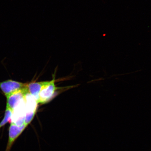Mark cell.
Returning a JSON list of instances; mask_svg holds the SVG:
<instances>
[{"instance_id":"1","label":"cell","mask_w":151,"mask_h":151,"mask_svg":"<svg viewBox=\"0 0 151 151\" xmlns=\"http://www.w3.org/2000/svg\"><path fill=\"white\" fill-rule=\"evenodd\" d=\"M57 88L55 84L54 78L51 81L43 82L39 94L38 103L44 104L50 101Z\"/></svg>"},{"instance_id":"2","label":"cell","mask_w":151,"mask_h":151,"mask_svg":"<svg viewBox=\"0 0 151 151\" xmlns=\"http://www.w3.org/2000/svg\"><path fill=\"white\" fill-rule=\"evenodd\" d=\"M27 84L11 80L0 82V89L6 97L27 88Z\"/></svg>"},{"instance_id":"3","label":"cell","mask_w":151,"mask_h":151,"mask_svg":"<svg viewBox=\"0 0 151 151\" xmlns=\"http://www.w3.org/2000/svg\"><path fill=\"white\" fill-rule=\"evenodd\" d=\"M26 114V106L24 98L12 111L10 123L18 126H22Z\"/></svg>"},{"instance_id":"4","label":"cell","mask_w":151,"mask_h":151,"mask_svg":"<svg viewBox=\"0 0 151 151\" xmlns=\"http://www.w3.org/2000/svg\"><path fill=\"white\" fill-rule=\"evenodd\" d=\"M28 92L27 87L24 89L19 91L6 96V107L13 111L19 103L24 99V96Z\"/></svg>"},{"instance_id":"5","label":"cell","mask_w":151,"mask_h":151,"mask_svg":"<svg viewBox=\"0 0 151 151\" xmlns=\"http://www.w3.org/2000/svg\"><path fill=\"white\" fill-rule=\"evenodd\" d=\"M24 126H19L11 123L9 129V139L5 151H10L16 139L23 131Z\"/></svg>"},{"instance_id":"6","label":"cell","mask_w":151,"mask_h":151,"mask_svg":"<svg viewBox=\"0 0 151 151\" xmlns=\"http://www.w3.org/2000/svg\"><path fill=\"white\" fill-rule=\"evenodd\" d=\"M24 100L25 103L26 120H27L35 112L38 102L35 98L28 92L25 94Z\"/></svg>"},{"instance_id":"7","label":"cell","mask_w":151,"mask_h":151,"mask_svg":"<svg viewBox=\"0 0 151 151\" xmlns=\"http://www.w3.org/2000/svg\"><path fill=\"white\" fill-rule=\"evenodd\" d=\"M43 83V82H34L27 84L28 92L35 98L37 101Z\"/></svg>"},{"instance_id":"8","label":"cell","mask_w":151,"mask_h":151,"mask_svg":"<svg viewBox=\"0 0 151 151\" xmlns=\"http://www.w3.org/2000/svg\"><path fill=\"white\" fill-rule=\"evenodd\" d=\"M12 111L10 109L6 107V108L4 117L0 122V128L4 126L7 123L10 122L11 117L12 116Z\"/></svg>"}]
</instances>
